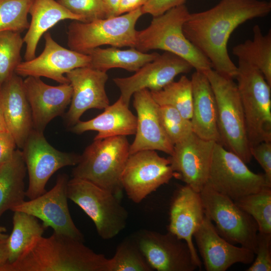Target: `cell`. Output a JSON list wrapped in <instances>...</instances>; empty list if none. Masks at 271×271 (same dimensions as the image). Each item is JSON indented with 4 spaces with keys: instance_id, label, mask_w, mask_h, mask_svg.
I'll use <instances>...</instances> for the list:
<instances>
[{
    "instance_id": "cell-33",
    "label": "cell",
    "mask_w": 271,
    "mask_h": 271,
    "mask_svg": "<svg viewBox=\"0 0 271 271\" xmlns=\"http://www.w3.org/2000/svg\"><path fill=\"white\" fill-rule=\"evenodd\" d=\"M234 202L253 218L258 232L271 234V187H265Z\"/></svg>"
},
{
    "instance_id": "cell-30",
    "label": "cell",
    "mask_w": 271,
    "mask_h": 271,
    "mask_svg": "<svg viewBox=\"0 0 271 271\" xmlns=\"http://www.w3.org/2000/svg\"><path fill=\"white\" fill-rule=\"evenodd\" d=\"M13 212V229L8 238V263L17 259L33 239L42 236L46 229L36 217L23 211Z\"/></svg>"
},
{
    "instance_id": "cell-13",
    "label": "cell",
    "mask_w": 271,
    "mask_h": 271,
    "mask_svg": "<svg viewBox=\"0 0 271 271\" xmlns=\"http://www.w3.org/2000/svg\"><path fill=\"white\" fill-rule=\"evenodd\" d=\"M68 180L66 174H59L50 190L34 199L24 201L12 211L31 214L41 220L45 229L51 227L56 233L84 242V235L74 224L69 212L66 193Z\"/></svg>"
},
{
    "instance_id": "cell-44",
    "label": "cell",
    "mask_w": 271,
    "mask_h": 271,
    "mask_svg": "<svg viewBox=\"0 0 271 271\" xmlns=\"http://www.w3.org/2000/svg\"><path fill=\"white\" fill-rule=\"evenodd\" d=\"M8 238L0 240V266L5 263L8 259Z\"/></svg>"
},
{
    "instance_id": "cell-12",
    "label": "cell",
    "mask_w": 271,
    "mask_h": 271,
    "mask_svg": "<svg viewBox=\"0 0 271 271\" xmlns=\"http://www.w3.org/2000/svg\"><path fill=\"white\" fill-rule=\"evenodd\" d=\"M175 178L170 161L154 150L129 155L121 175V184L128 198L139 203L160 186Z\"/></svg>"
},
{
    "instance_id": "cell-22",
    "label": "cell",
    "mask_w": 271,
    "mask_h": 271,
    "mask_svg": "<svg viewBox=\"0 0 271 271\" xmlns=\"http://www.w3.org/2000/svg\"><path fill=\"white\" fill-rule=\"evenodd\" d=\"M204 217L200 193L187 185L178 188L171 202L167 230L186 242L199 269L202 262L194 245L193 237Z\"/></svg>"
},
{
    "instance_id": "cell-24",
    "label": "cell",
    "mask_w": 271,
    "mask_h": 271,
    "mask_svg": "<svg viewBox=\"0 0 271 271\" xmlns=\"http://www.w3.org/2000/svg\"><path fill=\"white\" fill-rule=\"evenodd\" d=\"M191 81L193 96L190 119L194 133L200 138L220 143L215 95L206 74L195 71Z\"/></svg>"
},
{
    "instance_id": "cell-14",
    "label": "cell",
    "mask_w": 271,
    "mask_h": 271,
    "mask_svg": "<svg viewBox=\"0 0 271 271\" xmlns=\"http://www.w3.org/2000/svg\"><path fill=\"white\" fill-rule=\"evenodd\" d=\"M132 235L153 270L194 271L198 268L186 242L169 231L162 234L141 229Z\"/></svg>"
},
{
    "instance_id": "cell-2",
    "label": "cell",
    "mask_w": 271,
    "mask_h": 271,
    "mask_svg": "<svg viewBox=\"0 0 271 271\" xmlns=\"http://www.w3.org/2000/svg\"><path fill=\"white\" fill-rule=\"evenodd\" d=\"M108 258L72 237L53 234L35 237L14 262L0 271H107Z\"/></svg>"
},
{
    "instance_id": "cell-16",
    "label": "cell",
    "mask_w": 271,
    "mask_h": 271,
    "mask_svg": "<svg viewBox=\"0 0 271 271\" xmlns=\"http://www.w3.org/2000/svg\"><path fill=\"white\" fill-rule=\"evenodd\" d=\"M45 47L38 57L21 62L15 73L23 77H45L60 84L69 83L64 75L75 68L89 66L88 55L67 49L58 44L49 32L44 34Z\"/></svg>"
},
{
    "instance_id": "cell-8",
    "label": "cell",
    "mask_w": 271,
    "mask_h": 271,
    "mask_svg": "<svg viewBox=\"0 0 271 271\" xmlns=\"http://www.w3.org/2000/svg\"><path fill=\"white\" fill-rule=\"evenodd\" d=\"M143 15L141 7L119 16L90 22L74 21L68 27V46L70 49L85 54L104 45L134 48L136 25Z\"/></svg>"
},
{
    "instance_id": "cell-20",
    "label": "cell",
    "mask_w": 271,
    "mask_h": 271,
    "mask_svg": "<svg viewBox=\"0 0 271 271\" xmlns=\"http://www.w3.org/2000/svg\"><path fill=\"white\" fill-rule=\"evenodd\" d=\"M133 106L137 113L136 136L129 146V155L143 150L160 151L171 156L174 145L162 124L159 105L148 89L134 93Z\"/></svg>"
},
{
    "instance_id": "cell-25",
    "label": "cell",
    "mask_w": 271,
    "mask_h": 271,
    "mask_svg": "<svg viewBox=\"0 0 271 271\" xmlns=\"http://www.w3.org/2000/svg\"><path fill=\"white\" fill-rule=\"evenodd\" d=\"M95 117L87 121H78L72 126V131L77 134L94 130L98 132L94 140L115 136L135 134L137 116L129 109L120 97Z\"/></svg>"
},
{
    "instance_id": "cell-40",
    "label": "cell",
    "mask_w": 271,
    "mask_h": 271,
    "mask_svg": "<svg viewBox=\"0 0 271 271\" xmlns=\"http://www.w3.org/2000/svg\"><path fill=\"white\" fill-rule=\"evenodd\" d=\"M186 0H149L142 7L143 14H148L153 17L161 15L168 10L185 4Z\"/></svg>"
},
{
    "instance_id": "cell-28",
    "label": "cell",
    "mask_w": 271,
    "mask_h": 271,
    "mask_svg": "<svg viewBox=\"0 0 271 271\" xmlns=\"http://www.w3.org/2000/svg\"><path fill=\"white\" fill-rule=\"evenodd\" d=\"M89 67L107 72L110 69L119 68L130 72H136L148 62L156 59L159 54L144 53L134 48L120 50L116 47H97L89 51Z\"/></svg>"
},
{
    "instance_id": "cell-10",
    "label": "cell",
    "mask_w": 271,
    "mask_h": 271,
    "mask_svg": "<svg viewBox=\"0 0 271 271\" xmlns=\"http://www.w3.org/2000/svg\"><path fill=\"white\" fill-rule=\"evenodd\" d=\"M206 184L234 201L271 187L263 174L251 171L240 157L216 142Z\"/></svg>"
},
{
    "instance_id": "cell-21",
    "label": "cell",
    "mask_w": 271,
    "mask_h": 271,
    "mask_svg": "<svg viewBox=\"0 0 271 271\" xmlns=\"http://www.w3.org/2000/svg\"><path fill=\"white\" fill-rule=\"evenodd\" d=\"M24 87L31 109L34 129L43 132L54 118L64 112L70 103L72 88L70 83L51 86L40 77L28 76Z\"/></svg>"
},
{
    "instance_id": "cell-3",
    "label": "cell",
    "mask_w": 271,
    "mask_h": 271,
    "mask_svg": "<svg viewBox=\"0 0 271 271\" xmlns=\"http://www.w3.org/2000/svg\"><path fill=\"white\" fill-rule=\"evenodd\" d=\"M190 13L185 4L153 17L149 26L137 31L134 48L144 53L161 50L186 60L196 71L212 69L209 60L185 36L183 27Z\"/></svg>"
},
{
    "instance_id": "cell-26",
    "label": "cell",
    "mask_w": 271,
    "mask_h": 271,
    "mask_svg": "<svg viewBox=\"0 0 271 271\" xmlns=\"http://www.w3.org/2000/svg\"><path fill=\"white\" fill-rule=\"evenodd\" d=\"M29 14L31 21L23 37L26 44V61L36 57V48L41 37L59 22L72 20L84 22L81 17L72 13L56 0H34Z\"/></svg>"
},
{
    "instance_id": "cell-5",
    "label": "cell",
    "mask_w": 271,
    "mask_h": 271,
    "mask_svg": "<svg viewBox=\"0 0 271 271\" xmlns=\"http://www.w3.org/2000/svg\"><path fill=\"white\" fill-rule=\"evenodd\" d=\"M213 91L216 102L220 144L246 164L251 160L245 118L236 83L212 69L204 72Z\"/></svg>"
},
{
    "instance_id": "cell-6",
    "label": "cell",
    "mask_w": 271,
    "mask_h": 271,
    "mask_svg": "<svg viewBox=\"0 0 271 271\" xmlns=\"http://www.w3.org/2000/svg\"><path fill=\"white\" fill-rule=\"evenodd\" d=\"M235 78L250 148L271 142V86L255 67L238 60Z\"/></svg>"
},
{
    "instance_id": "cell-36",
    "label": "cell",
    "mask_w": 271,
    "mask_h": 271,
    "mask_svg": "<svg viewBox=\"0 0 271 271\" xmlns=\"http://www.w3.org/2000/svg\"><path fill=\"white\" fill-rule=\"evenodd\" d=\"M159 113L163 127L174 146L193 132L190 119L184 117L176 108L159 105Z\"/></svg>"
},
{
    "instance_id": "cell-35",
    "label": "cell",
    "mask_w": 271,
    "mask_h": 271,
    "mask_svg": "<svg viewBox=\"0 0 271 271\" xmlns=\"http://www.w3.org/2000/svg\"><path fill=\"white\" fill-rule=\"evenodd\" d=\"M34 0H0V32L21 33L28 29V15Z\"/></svg>"
},
{
    "instance_id": "cell-19",
    "label": "cell",
    "mask_w": 271,
    "mask_h": 271,
    "mask_svg": "<svg viewBox=\"0 0 271 271\" xmlns=\"http://www.w3.org/2000/svg\"><path fill=\"white\" fill-rule=\"evenodd\" d=\"M193 237L207 271H225L235 263L251 264L254 259L253 251L223 238L206 215Z\"/></svg>"
},
{
    "instance_id": "cell-23",
    "label": "cell",
    "mask_w": 271,
    "mask_h": 271,
    "mask_svg": "<svg viewBox=\"0 0 271 271\" xmlns=\"http://www.w3.org/2000/svg\"><path fill=\"white\" fill-rule=\"evenodd\" d=\"M0 105L8 130L22 149L34 127L23 80L15 73L0 86Z\"/></svg>"
},
{
    "instance_id": "cell-11",
    "label": "cell",
    "mask_w": 271,
    "mask_h": 271,
    "mask_svg": "<svg viewBox=\"0 0 271 271\" xmlns=\"http://www.w3.org/2000/svg\"><path fill=\"white\" fill-rule=\"evenodd\" d=\"M29 176L26 196L33 199L47 191L46 186L51 177L66 166H76L80 155L63 152L52 147L43 132L33 129L22 149Z\"/></svg>"
},
{
    "instance_id": "cell-4",
    "label": "cell",
    "mask_w": 271,
    "mask_h": 271,
    "mask_svg": "<svg viewBox=\"0 0 271 271\" xmlns=\"http://www.w3.org/2000/svg\"><path fill=\"white\" fill-rule=\"evenodd\" d=\"M126 136L94 140L80 155L73 178L90 181L121 197V175L129 156Z\"/></svg>"
},
{
    "instance_id": "cell-31",
    "label": "cell",
    "mask_w": 271,
    "mask_h": 271,
    "mask_svg": "<svg viewBox=\"0 0 271 271\" xmlns=\"http://www.w3.org/2000/svg\"><path fill=\"white\" fill-rule=\"evenodd\" d=\"M159 106L169 105L176 108L185 118L191 119L193 96L191 79L182 75L177 81H172L162 89L150 91Z\"/></svg>"
},
{
    "instance_id": "cell-46",
    "label": "cell",
    "mask_w": 271,
    "mask_h": 271,
    "mask_svg": "<svg viewBox=\"0 0 271 271\" xmlns=\"http://www.w3.org/2000/svg\"><path fill=\"white\" fill-rule=\"evenodd\" d=\"M7 229L4 226H0V240L8 238L9 235L6 233Z\"/></svg>"
},
{
    "instance_id": "cell-34",
    "label": "cell",
    "mask_w": 271,
    "mask_h": 271,
    "mask_svg": "<svg viewBox=\"0 0 271 271\" xmlns=\"http://www.w3.org/2000/svg\"><path fill=\"white\" fill-rule=\"evenodd\" d=\"M24 43L20 33L0 32V86L15 73L21 63V51Z\"/></svg>"
},
{
    "instance_id": "cell-37",
    "label": "cell",
    "mask_w": 271,
    "mask_h": 271,
    "mask_svg": "<svg viewBox=\"0 0 271 271\" xmlns=\"http://www.w3.org/2000/svg\"><path fill=\"white\" fill-rule=\"evenodd\" d=\"M72 13L81 17L83 23L107 18L103 0H56Z\"/></svg>"
},
{
    "instance_id": "cell-7",
    "label": "cell",
    "mask_w": 271,
    "mask_h": 271,
    "mask_svg": "<svg viewBox=\"0 0 271 271\" xmlns=\"http://www.w3.org/2000/svg\"><path fill=\"white\" fill-rule=\"evenodd\" d=\"M67 197L80 207L93 222L103 239L115 237L125 227L128 213L120 198L94 183L73 178L68 180Z\"/></svg>"
},
{
    "instance_id": "cell-38",
    "label": "cell",
    "mask_w": 271,
    "mask_h": 271,
    "mask_svg": "<svg viewBox=\"0 0 271 271\" xmlns=\"http://www.w3.org/2000/svg\"><path fill=\"white\" fill-rule=\"evenodd\" d=\"M270 242L271 234L258 233L255 253L256 256L247 271L271 270Z\"/></svg>"
},
{
    "instance_id": "cell-45",
    "label": "cell",
    "mask_w": 271,
    "mask_h": 271,
    "mask_svg": "<svg viewBox=\"0 0 271 271\" xmlns=\"http://www.w3.org/2000/svg\"><path fill=\"white\" fill-rule=\"evenodd\" d=\"M8 130L0 105V133Z\"/></svg>"
},
{
    "instance_id": "cell-9",
    "label": "cell",
    "mask_w": 271,
    "mask_h": 271,
    "mask_svg": "<svg viewBox=\"0 0 271 271\" xmlns=\"http://www.w3.org/2000/svg\"><path fill=\"white\" fill-rule=\"evenodd\" d=\"M199 193L205 215L215 223L218 233L230 243L239 244L255 254L258 228L253 218L207 184Z\"/></svg>"
},
{
    "instance_id": "cell-39",
    "label": "cell",
    "mask_w": 271,
    "mask_h": 271,
    "mask_svg": "<svg viewBox=\"0 0 271 271\" xmlns=\"http://www.w3.org/2000/svg\"><path fill=\"white\" fill-rule=\"evenodd\" d=\"M252 157L258 162L264 171L267 182L271 185V142H261L250 148Z\"/></svg>"
},
{
    "instance_id": "cell-27",
    "label": "cell",
    "mask_w": 271,
    "mask_h": 271,
    "mask_svg": "<svg viewBox=\"0 0 271 271\" xmlns=\"http://www.w3.org/2000/svg\"><path fill=\"white\" fill-rule=\"evenodd\" d=\"M26 172L20 149L16 150L12 158L0 166V218L5 212L12 211L25 201Z\"/></svg>"
},
{
    "instance_id": "cell-32",
    "label": "cell",
    "mask_w": 271,
    "mask_h": 271,
    "mask_svg": "<svg viewBox=\"0 0 271 271\" xmlns=\"http://www.w3.org/2000/svg\"><path fill=\"white\" fill-rule=\"evenodd\" d=\"M153 270L132 235L124 238L108 258L107 271Z\"/></svg>"
},
{
    "instance_id": "cell-41",
    "label": "cell",
    "mask_w": 271,
    "mask_h": 271,
    "mask_svg": "<svg viewBox=\"0 0 271 271\" xmlns=\"http://www.w3.org/2000/svg\"><path fill=\"white\" fill-rule=\"evenodd\" d=\"M16 146L14 137L8 130L0 133V166L12 158Z\"/></svg>"
},
{
    "instance_id": "cell-1",
    "label": "cell",
    "mask_w": 271,
    "mask_h": 271,
    "mask_svg": "<svg viewBox=\"0 0 271 271\" xmlns=\"http://www.w3.org/2000/svg\"><path fill=\"white\" fill-rule=\"evenodd\" d=\"M271 3L260 0H221L213 8L190 13L183 31L186 37L210 62L212 69L235 78L237 68L227 51L234 30L245 22L268 15Z\"/></svg>"
},
{
    "instance_id": "cell-17",
    "label": "cell",
    "mask_w": 271,
    "mask_h": 271,
    "mask_svg": "<svg viewBox=\"0 0 271 271\" xmlns=\"http://www.w3.org/2000/svg\"><path fill=\"white\" fill-rule=\"evenodd\" d=\"M215 143L204 140L193 132L174 145L169 159L175 178L200 192L208 180Z\"/></svg>"
},
{
    "instance_id": "cell-29",
    "label": "cell",
    "mask_w": 271,
    "mask_h": 271,
    "mask_svg": "<svg viewBox=\"0 0 271 271\" xmlns=\"http://www.w3.org/2000/svg\"><path fill=\"white\" fill-rule=\"evenodd\" d=\"M253 38L232 48L233 54L238 60L257 68L271 86V31L263 35L258 25L253 28Z\"/></svg>"
},
{
    "instance_id": "cell-15",
    "label": "cell",
    "mask_w": 271,
    "mask_h": 271,
    "mask_svg": "<svg viewBox=\"0 0 271 271\" xmlns=\"http://www.w3.org/2000/svg\"><path fill=\"white\" fill-rule=\"evenodd\" d=\"M193 67L186 60L173 53L165 52L147 63L128 77L114 78L120 91L119 97L128 106L134 93L143 89L159 90L174 81L180 74L189 72Z\"/></svg>"
},
{
    "instance_id": "cell-18",
    "label": "cell",
    "mask_w": 271,
    "mask_h": 271,
    "mask_svg": "<svg viewBox=\"0 0 271 271\" xmlns=\"http://www.w3.org/2000/svg\"><path fill=\"white\" fill-rule=\"evenodd\" d=\"M66 76L72 88L70 106L65 115L67 125H75L89 109H102L109 105L105 89L106 72L86 66L73 69Z\"/></svg>"
},
{
    "instance_id": "cell-43",
    "label": "cell",
    "mask_w": 271,
    "mask_h": 271,
    "mask_svg": "<svg viewBox=\"0 0 271 271\" xmlns=\"http://www.w3.org/2000/svg\"><path fill=\"white\" fill-rule=\"evenodd\" d=\"M107 11V18L117 16L118 5L120 0H103Z\"/></svg>"
},
{
    "instance_id": "cell-42",
    "label": "cell",
    "mask_w": 271,
    "mask_h": 271,
    "mask_svg": "<svg viewBox=\"0 0 271 271\" xmlns=\"http://www.w3.org/2000/svg\"><path fill=\"white\" fill-rule=\"evenodd\" d=\"M149 0H120L117 16L134 11L142 7Z\"/></svg>"
}]
</instances>
